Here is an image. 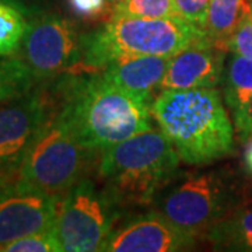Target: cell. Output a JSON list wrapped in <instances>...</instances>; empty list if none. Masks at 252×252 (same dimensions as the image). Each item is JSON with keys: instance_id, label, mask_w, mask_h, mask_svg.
<instances>
[{"instance_id": "cell-12", "label": "cell", "mask_w": 252, "mask_h": 252, "mask_svg": "<svg viewBox=\"0 0 252 252\" xmlns=\"http://www.w3.org/2000/svg\"><path fill=\"white\" fill-rule=\"evenodd\" d=\"M224 49L209 38L187 46L174 55L160 83L161 91L216 89L223 79Z\"/></svg>"}, {"instance_id": "cell-29", "label": "cell", "mask_w": 252, "mask_h": 252, "mask_svg": "<svg viewBox=\"0 0 252 252\" xmlns=\"http://www.w3.org/2000/svg\"><path fill=\"white\" fill-rule=\"evenodd\" d=\"M0 56H3V51H1V48H0Z\"/></svg>"}, {"instance_id": "cell-10", "label": "cell", "mask_w": 252, "mask_h": 252, "mask_svg": "<svg viewBox=\"0 0 252 252\" xmlns=\"http://www.w3.org/2000/svg\"><path fill=\"white\" fill-rule=\"evenodd\" d=\"M52 102L41 90L0 104V178L17 172L20 161L39 127L45 124Z\"/></svg>"}, {"instance_id": "cell-17", "label": "cell", "mask_w": 252, "mask_h": 252, "mask_svg": "<svg viewBox=\"0 0 252 252\" xmlns=\"http://www.w3.org/2000/svg\"><path fill=\"white\" fill-rule=\"evenodd\" d=\"M34 72L20 58H0V104L23 97L35 90Z\"/></svg>"}, {"instance_id": "cell-9", "label": "cell", "mask_w": 252, "mask_h": 252, "mask_svg": "<svg viewBox=\"0 0 252 252\" xmlns=\"http://www.w3.org/2000/svg\"><path fill=\"white\" fill-rule=\"evenodd\" d=\"M61 199L17 178L0 181V247L54 228Z\"/></svg>"}, {"instance_id": "cell-23", "label": "cell", "mask_w": 252, "mask_h": 252, "mask_svg": "<svg viewBox=\"0 0 252 252\" xmlns=\"http://www.w3.org/2000/svg\"><path fill=\"white\" fill-rule=\"evenodd\" d=\"M72 13L81 18L101 17L108 7L107 0H66Z\"/></svg>"}, {"instance_id": "cell-27", "label": "cell", "mask_w": 252, "mask_h": 252, "mask_svg": "<svg viewBox=\"0 0 252 252\" xmlns=\"http://www.w3.org/2000/svg\"><path fill=\"white\" fill-rule=\"evenodd\" d=\"M9 1H13V3H17V4H20V6L26 7V6H24V1H26V0H9Z\"/></svg>"}, {"instance_id": "cell-4", "label": "cell", "mask_w": 252, "mask_h": 252, "mask_svg": "<svg viewBox=\"0 0 252 252\" xmlns=\"http://www.w3.org/2000/svg\"><path fill=\"white\" fill-rule=\"evenodd\" d=\"M207 38L206 32L178 17L143 18L111 14L108 21L81 36L80 70L99 72L126 56L172 58L187 46Z\"/></svg>"}, {"instance_id": "cell-18", "label": "cell", "mask_w": 252, "mask_h": 252, "mask_svg": "<svg viewBox=\"0 0 252 252\" xmlns=\"http://www.w3.org/2000/svg\"><path fill=\"white\" fill-rule=\"evenodd\" d=\"M27 23L26 7L9 0H0V48L3 56L17 54Z\"/></svg>"}, {"instance_id": "cell-25", "label": "cell", "mask_w": 252, "mask_h": 252, "mask_svg": "<svg viewBox=\"0 0 252 252\" xmlns=\"http://www.w3.org/2000/svg\"><path fill=\"white\" fill-rule=\"evenodd\" d=\"M245 162H247L248 170L252 172V137L248 140V144H247V150H245Z\"/></svg>"}, {"instance_id": "cell-13", "label": "cell", "mask_w": 252, "mask_h": 252, "mask_svg": "<svg viewBox=\"0 0 252 252\" xmlns=\"http://www.w3.org/2000/svg\"><path fill=\"white\" fill-rule=\"evenodd\" d=\"M171 58L167 56H126L109 62L101 74L112 84L150 101L160 87Z\"/></svg>"}, {"instance_id": "cell-16", "label": "cell", "mask_w": 252, "mask_h": 252, "mask_svg": "<svg viewBox=\"0 0 252 252\" xmlns=\"http://www.w3.org/2000/svg\"><path fill=\"white\" fill-rule=\"evenodd\" d=\"M244 0H210L205 26L207 38L225 49L227 41L234 31L244 11Z\"/></svg>"}, {"instance_id": "cell-14", "label": "cell", "mask_w": 252, "mask_h": 252, "mask_svg": "<svg viewBox=\"0 0 252 252\" xmlns=\"http://www.w3.org/2000/svg\"><path fill=\"white\" fill-rule=\"evenodd\" d=\"M221 81L225 104L231 112L235 127L243 121L252 98V59L231 52L225 61Z\"/></svg>"}, {"instance_id": "cell-2", "label": "cell", "mask_w": 252, "mask_h": 252, "mask_svg": "<svg viewBox=\"0 0 252 252\" xmlns=\"http://www.w3.org/2000/svg\"><path fill=\"white\" fill-rule=\"evenodd\" d=\"M152 115L187 164H210L234 153V126L216 89L161 91Z\"/></svg>"}, {"instance_id": "cell-15", "label": "cell", "mask_w": 252, "mask_h": 252, "mask_svg": "<svg viewBox=\"0 0 252 252\" xmlns=\"http://www.w3.org/2000/svg\"><path fill=\"white\" fill-rule=\"evenodd\" d=\"M205 235L216 250L252 252V206L230 212Z\"/></svg>"}, {"instance_id": "cell-11", "label": "cell", "mask_w": 252, "mask_h": 252, "mask_svg": "<svg viewBox=\"0 0 252 252\" xmlns=\"http://www.w3.org/2000/svg\"><path fill=\"white\" fill-rule=\"evenodd\" d=\"M193 235L180 230L165 217L156 213L136 216L114 230L102 251L108 252H174L195 245Z\"/></svg>"}, {"instance_id": "cell-3", "label": "cell", "mask_w": 252, "mask_h": 252, "mask_svg": "<svg viewBox=\"0 0 252 252\" xmlns=\"http://www.w3.org/2000/svg\"><path fill=\"white\" fill-rule=\"evenodd\" d=\"M180 160L170 139L149 129L102 150L99 175L121 210L143 206L175 180Z\"/></svg>"}, {"instance_id": "cell-8", "label": "cell", "mask_w": 252, "mask_h": 252, "mask_svg": "<svg viewBox=\"0 0 252 252\" xmlns=\"http://www.w3.org/2000/svg\"><path fill=\"white\" fill-rule=\"evenodd\" d=\"M26 11L28 23L20 45L21 59L36 77H55L79 67L81 36L72 23L51 11Z\"/></svg>"}, {"instance_id": "cell-20", "label": "cell", "mask_w": 252, "mask_h": 252, "mask_svg": "<svg viewBox=\"0 0 252 252\" xmlns=\"http://www.w3.org/2000/svg\"><path fill=\"white\" fill-rule=\"evenodd\" d=\"M1 252H56L62 251L55 228L26 235L0 247Z\"/></svg>"}, {"instance_id": "cell-22", "label": "cell", "mask_w": 252, "mask_h": 252, "mask_svg": "<svg viewBox=\"0 0 252 252\" xmlns=\"http://www.w3.org/2000/svg\"><path fill=\"white\" fill-rule=\"evenodd\" d=\"M175 1L181 16L205 31L210 0H175Z\"/></svg>"}, {"instance_id": "cell-24", "label": "cell", "mask_w": 252, "mask_h": 252, "mask_svg": "<svg viewBox=\"0 0 252 252\" xmlns=\"http://www.w3.org/2000/svg\"><path fill=\"white\" fill-rule=\"evenodd\" d=\"M235 130L241 137V140H250L252 137V98L245 109L243 121L240 122V125L235 126Z\"/></svg>"}, {"instance_id": "cell-26", "label": "cell", "mask_w": 252, "mask_h": 252, "mask_svg": "<svg viewBox=\"0 0 252 252\" xmlns=\"http://www.w3.org/2000/svg\"><path fill=\"white\" fill-rule=\"evenodd\" d=\"M108 1L109 6H117L118 3H121V1H124V0H107Z\"/></svg>"}, {"instance_id": "cell-6", "label": "cell", "mask_w": 252, "mask_h": 252, "mask_svg": "<svg viewBox=\"0 0 252 252\" xmlns=\"http://www.w3.org/2000/svg\"><path fill=\"white\" fill-rule=\"evenodd\" d=\"M157 212L188 234L198 237L233 212L235 192L219 172H199L172 181L153 200Z\"/></svg>"}, {"instance_id": "cell-1", "label": "cell", "mask_w": 252, "mask_h": 252, "mask_svg": "<svg viewBox=\"0 0 252 252\" xmlns=\"http://www.w3.org/2000/svg\"><path fill=\"white\" fill-rule=\"evenodd\" d=\"M55 93L56 107L90 152L153 129L150 101L109 83L101 72L64 73Z\"/></svg>"}, {"instance_id": "cell-19", "label": "cell", "mask_w": 252, "mask_h": 252, "mask_svg": "<svg viewBox=\"0 0 252 252\" xmlns=\"http://www.w3.org/2000/svg\"><path fill=\"white\" fill-rule=\"evenodd\" d=\"M112 14L143 18H168L181 16L175 0H124L114 6Z\"/></svg>"}, {"instance_id": "cell-28", "label": "cell", "mask_w": 252, "mask_h": 252, "mask_svg": "<svg viewBox=\"0 0 252 252\" xmlns=\"http://www.w3.org/2000/svg\"><path fill=\"white\" fill-rule=\"evenodd\" d=\"M247 7L250 10V13L252 14V0H248V3H247Z\"/></svg>"}, {"instance_id": "cell-5", "label": "cell", "mask_w": 252, "mask_h": 252, "mask_svg": "<svg viewBox=\"0 0 252 252\" xmlns=\"http://www.w3.org/2000/svg\"><path fill=\"white\" fill-rule=\"evenodd\" d=\"M90 150L76 137L56 104L18 165L17 180L42 192L63 196L81 180Z\"/></svg>"}, {"instance_id": "cell-21", "label": "cell", "mask_w": 252, "mask_h": 252, "mask_svg": "<svg viewBox=\"0 0 252 252\" xmlns=\"http://www.w3.org/2000/svg\"><path fill=\"white\" fill-rule=\"evenodd\" d=\"M227 49L233 54L252 59V14L247 4L234 31L227 41Z\"/></svg>"}, {"instance_id": "cell-7", "label": "cell", "mask_w": 252, "mask_h": 252, "mask_svg": "<svg viewBox=\"0 0 252 252\" xmlns=\"http://www.w3.org/2000/svg\"><path fill=\"white\" fill-rule=\"evenodd\" d=\"M119 216L121 209L107 190L80 180L62 196L55 221L62 251H102Z\"/></svg>"}]
</instances>
